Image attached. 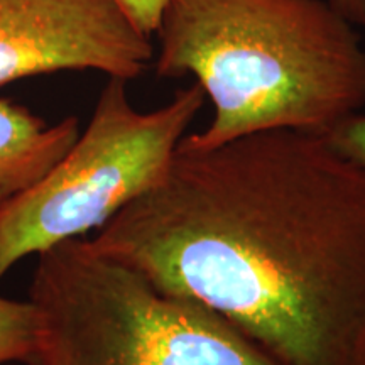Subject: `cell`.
Returning a JSON list of instances; mask_svg holds the SVG:
<instances>
[{"label": "cell", "mask_w": 365, "mask_h": 365, "mask_svg": "<svg viewBox=\"0 0 365 365\" xmlns=\"http://www.w3.org/2000/svg\"><path fill=\"white\" fill-rule=\"evenodd\" d=\"M90 242L282 365H355L364 349L365 175L314 132L180 140L163 180Z\"/></svg>", "instance_id": "6da1fadb"}, {"label": "cell", "mask_w": 365, "mask_h": 365, "mask_svg": "<svg viewBox=\"0 0 365 365\" xmlns=\"http://www.w3.org/2000/svg\"><path fill=\"white\" fill-rule=\"evenodd\" d=\"M29 299L39 340L27 365H282L220 314L158 289L85 237L38 255Z\"/></svg>", "instance_id": "3957f363"}, {"label": "cell", "mask_w": 365, "mask_h": 365, "mask_svg": "<svg viewBox=\"0 0 365 365\" xmlns=\"http://www.w3.org/2000/svg\"><path fill=\"white\" fill-rule=\"evenodd\" d=\"M78 135L76 117L49 125L29 108L0 98V207L34 186Z\"/></svg>", "instance_id": "8992f818"}, {"label": "cell", "mask_w": 365, "mask_h": 365, "mask_svg": "<svg viewBox=\"0 0 365 365\" xmlns=\"http://www.w3.org/2000/svg\"><path fill=\"white\" fill-rule=\"evenodd\" d=\"M153 56L150 38L115 0H0V86L83 70L130 81Z\"/></svg>", "instance_id": "5b68a950"}, {"label": "cell", "mask_w": 365, "mask_h": 365, "mask_svg": "<svg viewBox=\"0 0 365 365\" xmlns=\"http://www.w3.org/2000/svg\"><path fill=\"white\" fill-rule=\"evenodd\" d=\"M328 0H171L154 70L191 75L213 120L185 135L210 149L262 130L322 134L365 107V49Z\"/></svg>", "instance_id": "7a4b0ae2"}, {"label": "cell", "mask_w": 365, "mask_h": 365, "mask_svg": "<svg viewBox=\"0 0 365 365\" xmlns=\"http://www.w3.org/2000/svg\"><path fill=\"white\" fill-rule=\"evenodd\" d=\"M205 98L195 83L164 107L139 112L127 81L110 76L70 150L34 186L0 207V281L27 255L102 228L156 186Z\"/></svg>", "instance_id": "277c9868"}, {"label": "cell", "mask_w": 365, "mask_h": 365, "mask_svg": "<svg viewBox=\"0 0 365 365\" xmlns=\"http://www.w3.org/2000/svg\"><path fill=\"white\" fill-rule=\"evenodd\" d=\"M346 21L365 27V0H328Z\"/></svg>", "instance_id": "30bf717a"}, {"label": "cell", "mask_w": 365, "mask_h": 365, "mask_svg": "<svg viewBox=\"0 0 365 365\" xmlns=\"http://www.w3.org/2000/svg\"><path fill=\"white\" fill-rule=\"evenodd\" d=\"M115 2L130 17V21L150 38L156 34L164 9L171 0H115Z\"/></svg>", "instance_id": "9c48e42d"}, {"label": "cell", "mask_w": 365, "mask_h": 365, "mask_svg": "<svg viewBox=\"0 0 365 365\" xmlns=\"http://www.w3.org/2000/svg\"><path fill=\"white\" fill-rule=\"evenodd\" d=\"M39 340V313L31 299L0 296V365L29 364Z\"/></svg>", "instance_id": "52a82bcc"}, {"label": "cell", "mask_w": 365, "mask_h": 365, "mask_svg": "<svg viewBox=\"0 0 365 365\" xmlns=\"http://www.w3.org/2000/svg\"><path fill=\"white\" fill-rule=\"evenodd\" d=\"M328 148L336 156L354 164L365 175V115L364 113H350L339 122H335L322 134Z\"/></svg>", "instance_id": "ba28073f"}, {"label": "cell", "mask_w": 365, "mask_h": 365, "mask_svg": "<svg viewBox=\"0 0 365 365\" xmlns=\"http://www.w3.org/2000/svg\"><path fill=\"white\" fill-rule=\"evenodd\" d=\"M355 365H365V344H364V349H362V352H360Z\"/></svg>", "instance_id": "8fae6325"}]
</instances>
